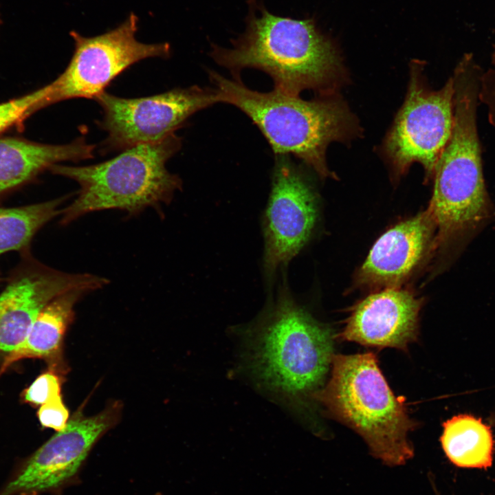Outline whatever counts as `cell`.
I'll return each instance as SVG.
<instances>
[{
    "mask_svg": "<svg viewBox=\"0 0 495 495\" xmlns=\"http://www.w3.org/2000/svg\"><path fill=\"white\" fill-rule=\"evenodd\" d=\"M245 30L231 47L211 45L210 56L239 77L245 68L267 74L274 89L298 96L305 89L327 91L341 71L335 45L318 29L314 19L275 15L262 2L249 0Z\"/></svg>",
    "mask_w": 495,
    "mask_h": 495,
    "instance_id": "cell-1",
    "label": "cell"
},
{
    "mask_svg": "<svg viewBox=\"0 0 495 495\" xmlns=\"http://www.w3.org/2000/svg\"><path fill=\"white\" fill-rule=\"evenodd\" d=\"M478 93L473 81H461L454 87L453 129L434 168L426 210L437 228V248L452 249L456 255L495 220L477 129Z\"/></svg>",
    "mask_w": 495,
    "mask_h": 495,
    "instance_id": "cell-2",
    "label": "cell"
},
{
    "mask_svg": "<svg viewBox=\"0 0 495 495\" xmlns=\"http://www.w3.org/2000/svg\"><path fill=\"white\" fill-rule=\"evenodd\" d=\"M313 396L386 464L400 465L413 456L408 435L417 423L389 387L374 353L334 355L328 382Z\"/></svg>",
    "mask_w": 495,
    "mask_h": 495,
    "instance_id": "cell-3",
    "label": "cell"
},
{
    "mask_svg": "<svg viewBox=\"0 0 495 495\" xmlns=\"http://www.w3.org/2000/svg\"><path fill=\"white\" fill-rule=\"evenodd\" d=\"M208 74L219 102L232 104L250 118L276 155H293L320 177H331L327 148L346 138L353 123L344 104L329 98L305 100L275 89L259 92L247 87L239 77Z\"/></svg>",
    "mask_w": 495,
    "mask_h": 495,
    "instance_id": "cell-4",
    "label": "cell"
},
{
    "mask_svg": "<svg viewBox=\"0 0 495 495\" xmlns=\"http://www.w3.org/2000/svg\"><path fill=\"white\" fill-rule=\"evenodd\" d=\"M181 146L182 139L174 133L159 142L122 150L101 163L53 165L49 170L54 174L69 178L80 187L72 203L62 208L60 224L96 211L115 209L134 215L169 204L182 182L166 164Z\"/></svg>",
    "mask_w": 495,
    "mask_h": 495,
    "instance_id": "cell-5",
    "label": "cell"
},
{
    "mask_svg": "<svg viewBox=\"0 0 495 495\" xmlns=\"http://www.w3.org/2000/svg\"><path fill=\"white\" fill-rule=\"evenodd\" d=\"M333 338L284 288L254 339L253 367L276 390L306 395L318 387L331 364Z\"/></svg>",
    "mask_w": 495,
    "mask_h": 495,
    "instance_id": "cell-6",
    "label": "cell"
},
{
    "mask_svg": "<svg viewBox=\"0 0 495 495\" xmlns=\"http://www.w3.org/2000/svg\"><path fill=\"white\" fill-rule=\"evenodd\" d=\"M138 17L131 12L118 26L91 37L72 30L73 56L64 72L45 85L43 107L64 100L94 99L120 73L148 58L170 55L168 43H144L135 38Z\"/></svg>",
    "mask_w": 495,
    "mask_h": 495,
    "instance_id": "cell-7",
    "label": "cell"
},
{
    "mask_svg": "<svg viewBox=\"0 0 495 495\" xmlns=\"http://www.w3.org/2000/svg\"><path fill=\"white\" fill-rule=\"evenodd\" d=\"M121 410L114 402L91 417L76 412L63 430L17 465L0 495L57 494L76 483L91 450L118 422Z\"/></svg>",
    "mask_w": 495,
    "mask_h": 495,
    "instance_id": "cell-8",
    "label": "cell"
},
{
    "mask_svg": "<svg viewBox=\"0 0 495 495\" xmlns=\"http://www.w3.org/2000/svg\"><path fill=\"white\" fill-rule=\"evenodd\" d=\"M454 80L451 76L438 90L424 80L420 65L412 67L405 101L386 138L385 149L398 174L414 162L432 177L448 142L454 124Z\"/></svg>",
    "mask_w": 495,
    "mask_h": 495,
    "instance_id": "cell-9",
    "label": "cell"
},
{
    "mask_svg": "<svg viewBox=\"0 0 495 495\" xmlns=\"http://www.w3.org/2000/svg\"><path fill=\"white\" fill-rule=\"evenodd\" d=\"M95 100L103 112L98 125L107 133L102 142L104 151L159 142L197 111L219 102L214 89L197 85L137 98H120L104 91Z\"/></svg>",
    "mask_w": 495,
    "mask_h": 495,
    "instance_id": "cell-10",
    "label": "cell"
},
{
    "mask_svg": "<svg viewBox=\"0 0 495 495\" xmlns=\"http://www.w3.org/2000/svg\"><path fill=\"white\" fill-rule=\"evenodd\" d=\"M264 218V269L272 276L309 240L317 219L312 188L288 155H276Z\"/></svg>",
    "mask_w": 495,
    "mask_h": 495,
    "instance_id": "cell-11",
    "label": "cell"
},
{
    "mask_svg": "<svg viewBox=\"0 0 495 495\" xmlns=\"http://www.w3.org/2000/svg\"><path fill=\"white\" fill-rule=\"evenodd\" d=\"M109 279L89 273H67L34 265L15 276L0 294V354L10 355L25 340L44 307L77 288L95 291Z\"/></svg>",
    "mask_w": 495,
    "mask_h": 495,
    "instance_id": "cell-12",
    "label": "cell"
},
{
    "mask_svg": "<svg viewBox=\"0 0 495 495\" xmlns=\"http://www.w3.org/2000/svg\"><path fill=\"white\" fill-rule=\"evenodd\" d=\"M421 307V300L411 292L399 287L384 288L352 309L338 336L368 347L407 351L417 340Z\"/></svg>",
    "mask_w": 495,
    "mask_h": 495,
    "instance_id": "cell-13",
    "label": "cell"
},
{
    "mask_svg": "<svg viewBox=\"0 0 495 495\" xmlns=\"http://www.w3.org/2000/svg\"><path fill=\"white\" fill-rule=\"evenodd\" d=\"M437 228L427 210L402 221L375 243L358 272L359 282L397 287L437 248Z\"/></svg>",
    "mask_w": 495,
    "mask_h": 495,
    "instance_id": "cell-14",
    "label": "cell"
},
{
    "mask_svg": "<svg viewBox=\"0 0 495 495\" xmlns=\"http://www.w3.org/2000/svg\"><path fill=\"white\" fill-rule=\"evenodd\" d=\"M95 148L83 137L57 145L16 138H0V195L60 162L92 158Z\"/></svg>",
    "mask_w": 495,
    "mask_h": 495,
    "instance_id": "cell-15",
    "label": "cell"
},
{
    "mask_svg": "<svg viewBox=\"0 0 495 495\" xmlns=\"http://www.w3.org/2000/svg\"><path fill=\"white\" fill-rule=\"evenodd\" d=\"M87 288L65 292L49 302L41 311L23 342L8 357L6 363L23 358H40L50 368L66 372L62 349L64 336L74 318V306L86 294Z\"/></svg>",
    "mask_w": 495,
    "mask_h": 495,
    "instance_id": "cell-16",
    "label": "cell"
},
{
    "mask_svg": "<svg viewBox=\"0 0 495 495\" xmlns=\"http://www.w3.org/2000/svg\"><path fill=\"white\" fill-rule=\"evenodd\" d=\"M443 452L455 466L487 470L493 463L495 442L491 428L481 418L461 414L443 424Z\"/></svg>",
    "mask_w": 495,
    "mask_h": 495,
    "instance_id": "cell-17",
    "label": "cell"
},
{
    "mask_svg": "<svg viewBox=\"0 0 495 495\" xmlns=\"http://www.w3.org/2000/svg\"><path fill=\"white\" fill-rule=\"evenodd\" d=\"M68 195L19 208H0V254L25 247L45 224L60 215Z\"/></svg>",
    "mask_w": 495,
    "mask_h": 495,
    "instance_id": "cell-18",
    "label": "cell"
},
{
    "mask_svg": "<svg viewBox=\"0 0 495 495\" xmlns=\"http://www.w3.org/2000/svg\"><path fill=\"white\" fill-rule=\"evenodd\" d=\"M45 95L46 88L43 87L20 98L0 103V133L43 108Z\"/></svg>",
    "mask_w": 495,
    "mask_h": 495,
    "instance_id": "cell-19",
    "label": "cell"
},
{
    "mask_svg": "<svg viewBox=\"0 0 495 495\" xmlns=\"http://www.w3.org/2000/svg\"><path fill=\"white\" fill-rule=\"evenodd\" d=\"M62 375L63 373L52 368L41 374L23 391V401L34 406H40L52 399L60 396L63 380Z\"/></svg>",
    "mask_w": 495,
    "mask_h": 495,
    "instance_id": "cell-20",
    "label": "cell"
},
{
    "mask_svg": "<svg viewBox=\"0 0 495 495\" xmlns=\"http://www.w3.org/2000/svg\"><path fill=\"white\" fill-rule=\"evenodd\" d=\"M37 415L43 428L59 432L66 427L69 414L60 395L40 406Z\"/></svg>",
    "mask_w": 495,
    "mask_h": 495,
    "instance_id": "cell-21",
    "label": "cell"
},
{
    "mask_svg": "<svg viewBox=\"0 0 495 495\" xmlns=\"http://www.w3.org/2000/svg\"><path fill=\"white\" fill-rule=\"evenodd\" d=\"M478 99L487 107L488 121L495 129V67L483 71L481 77Z\"/></svg>",
    "mask_w": 495,
    "mask_h": 495,
    "instance_id": "cell-22",
    "label": "cell"
},
{
    "mask_svg": "<svg viewBox=\"0 0 495 495\" xmlns=\"http://www.w3.org/2000/svg\"><path fill=\"white\" fill-rule=\"evenodd\" d=\"M488 421L492 425L495 426V412L491 414V415L488 418Z\"/></svg>",
    "mask_w": 495,
    "mask_h": 495,
    "instance_id": "cell-23",
    "label": "cell"
},
{
    "mask_svg": "<svg viewBox=\"0 0 495 495\" xmlns=\"http://www.w3.org/2000/svg\"><path fill=\"white\" fill-rule=\"evenodd\" d=\"M492 63L494 65V67H495V47L492 56Z\"/></svg>",
    "mask_w": 495,
    "mask_h": 495,
    "instance_id": "cell-24",
    "label": "cell"
}]
</instances>
